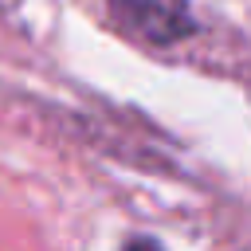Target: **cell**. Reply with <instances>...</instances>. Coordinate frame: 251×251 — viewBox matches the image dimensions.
<instances>
[{
  "label": "cell",
  "mask_w": 251,
  "mask_h": 251,
  "mask_svg": "<svg viewBox=\"0 0 251 251\" xmlns=\"http://www.w3.org/2000/svg\"><path fill=\"white\" fill-rule=\"evenodd\" d=\"M110 12L145 43H173L196 31L188 0H110Z\"/></svg>",
  "instance_id": "1"
},
{
  "label": "cell",
  "mask_w": 251,
  "mask_h": 251,
  "mask_svg": "<svg viewBox=\"0 0 251 251\" xmlns=\"http://www.w3.org/2000/svg\"><path fill=\"white\" fill-rule=\"evenodd\" d=\"M122 251H161V243L157 239H129Z\"/></svg>",
  "instance_id": "2"
}]
</instances>
